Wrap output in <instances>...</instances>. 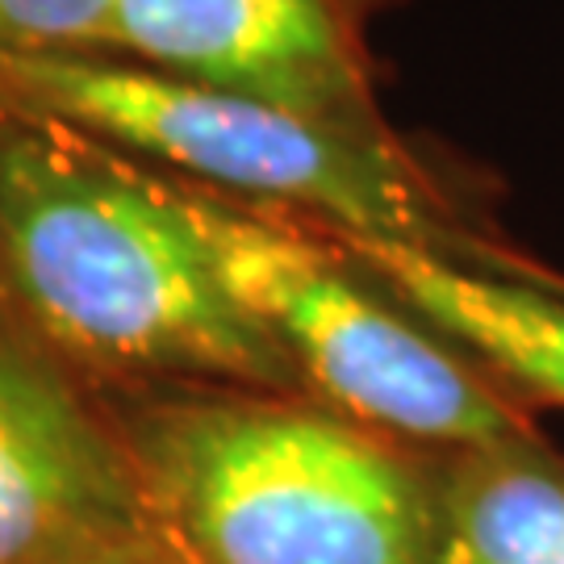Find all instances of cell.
<instances>
[{
	"instance_id": "obj_10",
	"label": "cell",
	"mask_w": 564,
	"mask_h": 564,
	"mask_svg": "<svg viewBox=\"0 0 564 564\" xmlns=\"http://www.w3.org/2000/svg\"><path fill=\"white\" fill-rule=\"evenodd\" d=\"M473 268H494V272L527 276V281L544 284V289H552V293H561V297H564V272L547 268L544 260L527 256V251H519V247H510L506 239H489V242H485L481 251H477V260H473Z\"/></svg>"
},
{
	"instance_id": "obj_2",
	"label": "cell",
	"mask_w": 564,
	"mask_h": 564,
	"mask_svg": "<svg viewBox=\"0 0 564 564\" xmlns=\"http://www.w3.org/2000/svg\"><path fill=\"white\" fill-rule=\"evenodd\" d=\"M101 405L142 531L176 564H435L426 447L272 389Z\"/></svg>"
},
{
	"instance_id": "obj_4",
	"label": "cell",
	"mask_w": 564,
	"mask_h": 564,
	"mask_svg": "<svg viewBox=\"0 0 564 564\" xmlns=\"http://www.w3.org/2000/svg\"><path fill=\"white\" fill-rule=\"evenodd\" d=\"M155 181L305 398L431 452L544 435L535 410L393 302L318 223L167 172Z\"/></svg>"
},
{
	"instance_id": "obj_5",
	"label": "cell",
	"mask_w": 564,
	"mask_h": 564,
	"mask_svg": "<svg viewBox=\"0 0 564 564\" xmlns=\"http://www.w3.org/2000/svg\"><path fill=\"white\" fill-rule=\"evenodd\" d=\"M398 0H118L93 55L289 109L360 139L384 121L368 30Z\"/></svg>"
},
{
	"instance_id": "obj_11",
	"label": "cell",
	"mask_w": 564,
	"mask_h": 564,
	"mask_svg": "<svg viewBox=\"0 0 564 564\" xmlns=\"http://www.w3.org/2000/svg\"><path fill=\"white\" fill-rule=\"evenodd\" d=\"M63 564H176V561L147 531H126V535H113V540L84 547V552H76L72 561Z\"/></svg>"
},
{
	"instance_id": "obj_6",
	"label": "cell",
	"mask_w": 564,
	"mask_h": 564,
	"mask_svg": "<svg viewBox=\"0 0 564 564\" xmlns=\"http://www.w3.org/2000/svg\"><path fill=\"white\" fill-rule=\"evenodd\" d=\"M126 531L139 498L101 398L0 318V564H63Z\"/></svg>"
},
{
	"instance_id": "obj_1",
	"label": "cell",
	"mask_w": 564,
	"mask_h": 564,
	"mask_svg": "<svg viewBox=\"0 0 564 564\" xmlns=\"http://www.w3.org/2000/svg\"><path fill=\"white\" fill-rule=\"evenodd\" d=\"M0 318L97 398L302 393L155 172L55 121L0 118Z\"/></svg>"
},
{
	"instance_id": "obj_9",
	"label": "cell",
	"mask_w": 564,
	"mask_h": 564,
	"mask_svg": "<svg viewBox=\"0 0 564 564\" xmlns=\"http://www.w3.org/2000/svg\"><path fill=\"white\" fill-rule=\"evenodd\" d=\"M118 0H0V55L88 51Z\"/></svg>"
},
{
	"instance_id": "obj_7",
	"label": "cell",
	"mask_w": 564,
	"mask_h": 564,
	"mask_svg": "<svg viewBox=\"0 0 564 564\" xmlns=\"http://www.w3.org/2000/svg\"><path fill=\"white\" fill-rule=\"evenodd\" d=\"M419 323L456 343L527 410H564V297L544 284L318 223Z\"/></svg>"
},
{
	"instance_id": "obj_8",
	"label": "cell",
	"mask_w": 564,
	"mask_h": 564,
	"mask_svg": "<svg viewBox=\"0 0 564 564\" xmlns=\"http://www.w3.org/2000/svg\"><path fill=\"white\" fill-rule=\"evenodd\" d=\"M435 564H564V452L535 440L431 452Z\"/></svg>"
},
{
	"instance_id": "obj_3",
	"label": "cell",
	"mask_w": 564,
	"mask_h": 564,
	"mask_svg": "<svg viewBox=\"0 0 564 564\" xmlns=\"http://www.w3.org/2000/svg\"><path fill=\"white\" fill-rule=\"evenodd\" d=\"M0 118L55 121L176 181L456 263L498 235L405 139H360L113 55H0Z\"/></svg>"
}]
</instances>
